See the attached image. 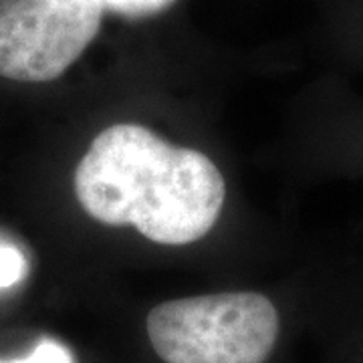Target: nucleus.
I'll use <instances>...</instances> for the list:
<instances>
[{
    "label": "nucleus",
    "instance_id": "obj_2",
    "mask_svg": "<svg viewBox=\"0 0 363 363\" xmlns=\"http://www.w3.org/2000/svg\"><path fill=\"white\" fill-rule=\"evenodd\" d=\"M145 327L166 363H264L279 337V313L259 293H218L162 303Z\"/></svg>",
    "mask_w": 363,
    "mask_h": 363
},
{
    "label": "nucleus",
    "instance_id": "obj_3",
    "mask_svg": "<svg viewBox=\"0 0 363 363\" xmlns=\"http://www.w3.org/2000/svg\"><path fill=\"white\" fill-rule=\"evenodd\" d=\"M101 16L93 0H0V77H61L95 39Z\"/></svg>",
    "mask_w": 363,
    "mask_h": 363
},
{
    "label": "nucleus",
    "instance_id": "obj_6",
    "mask_svg": "<svg viewBox=\"0 0 363 363\" xmlns=\"http://www.w3.org/2000/svg\"><path fill=\"white\" fill-rule=\"evenodd\" d=\"M0 363H73V355L65 345H61L52 339H43L39 345L25 357L0 359Z\"/></svg>",
    "mask_w": 363,
    "mask_h": 363
},
{
    "label": "nucleus",
    "instance_id": "obj_5",
    "mask_svg": "<svg viewBox=\"0 0 363 363\" xmlns=\"http://www.w3.org/2000/svg\"><path fill=\"white\" fill-rule=\"evenodd\" d=\"M101 9H109L113 13L128 14V16H145L166 11L174 4V0H93Z\"/></svg>",
    "mask_w": 363,
    "mask_h": 363
},
{
    "label": "nucleus",
    "instance_id": "obj_1",
    "mask_svg": "<svg viewBox=\"0 0 363 363\" xmlns=\"http://www.w3.org/2000/svg\"><path fill=\"white\" fill-rule=\"evenodd\" d=\"M79 204L93 220L131 224L157 245H190L220 216L226 186L204 154L119 123L101 131L75 172Z\"/></svg>",
    "mask_w": 363,
    "mask_h": 363
},
{
    "label": "nucleus",
    "instance_id": "obj_4",
    "mask_svg": "<svg viewBox=\"0 0 363 363\" xmlns=\"http://www.w3.org/2000/svg\"><path fill=\"white\" fill-rule=\"evenodd\" d=\"M28 272L25 252L11 242L0 240V291L18 285Z\"/></svg>",
    "mask_w": 363,
    "mask_h": 363
}]
</instances>
